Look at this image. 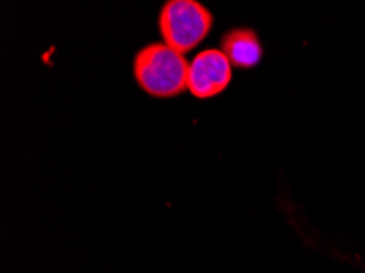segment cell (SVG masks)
<instances>
[{
    "label": "cell",
    "mask_w": 365,
    "mask_h": 273,
    "mask_svg": "<svg viewBox=\"0 0 365 273\" xmlns=\"http://www.w3.org/2000/svg\"><path fill=\"white\" fill-rule=\"evenodd\" d=\"M223 53L235 68L251 69L261 63L262 44L252 30H231L223 38Z\"/></svg>",
    "instance_id": "obj_4"
},
{
    "label": "cell",
    "mask_w": 365,
    "mask_h": 273,
    "mask_svg": "<svg viewBox=\"0 0 365 273\" xmlns=\"http://www.w3.org/2000/svg\"><path fill=\"white\" fill-rule=\"evenodd\" d=\"M135 76L149 96L174 97L187 87L189 64L168 44H149L136 56Z\"/></svg>",
    "instance_id": "obj_1"
},
{
    "label": "cell",
    "mask_w": 365,
    "mask_h": 273,
    "mask_svg": "<svg viewBox=\"0 0 365 273\" xmlns=\"http://www.w3.org/2000/svg\"><path fill=\"white\" fill-rule=\"evenodd\" d=\"M212 24V14L193 0H170L164 5L159 20L165 44L180 54L203 41Z\"/></svg>",
    "instance_id": "obj_2"
},
{
    "label": "cell",
    "mask_w": 365,
    "mask_h": 273,
    "mask_svg": "<svg viewBox=\"0 0 365 273\" xmlns=\"http://www.w3.org/2000/svg\"><path fill=\"white\" fill-rule=\"evenodd\" d=\"M231 82V63L223 51L208 49L189 66L187 87L197 98H210L223 92Z\"/></svg>",
    "instance_id": "obj_3"
}]
</instances>
